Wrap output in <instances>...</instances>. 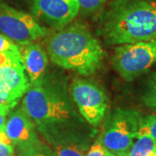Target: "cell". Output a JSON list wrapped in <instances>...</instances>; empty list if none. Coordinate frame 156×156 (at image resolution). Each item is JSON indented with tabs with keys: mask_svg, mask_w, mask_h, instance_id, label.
<instances>
[{
	"mask_svg": "<svg viewBox=\"0 0 156 156\" xmlns=\"http://www.w3.org/2000/svg\"><path fill=\"white\" fill-rule=\"evenodd\" d=\"M47 50L55 64L84 76L95 74L104 56L98 40L82 23L66 26L54 34Z\"/></svg>",
	"mask_w": 156,
	"mask_h": 156,
	"instance_id": "6da1fadb",
	"label": "cell"
},
{
	"mask_svg": "<svg viewBox=\"0 0 156 156\" xmlns=\"http://www.w3.org/2000/svg\"><path fill=\"white\" fill-rule=\"evenodd\" d=\"M111 44L156 39V0H124L113 9L105 28Z\"/></svg>",
	"mask_w": 156,
	"mask_h": 156,
	"instance_id": "7a4b0ae2",
	"label": "cell"
},
{
	"mask_svg": "<svg viewBox=\"0 0 156 156\" xmlns=\"http://www.w3.org/2000/svg\"><path fill=\"white\" fill-rule=\"evenodd\" d=\"M22 108L41 134L76 125L73 121L72 109L67 100L44 83L30 86L23 98Z\"/></svg>",
	"mask_w": 156,
	"mask_h": 156,
	"instance_id": "3957f363",
	"label": "cell"
},
{
	"mask_svg": "<svg viewBox=\"0 0 156 156\" xmlns=\"http://www.w3.org/2000/svg\"><path fill=\"white\" fill-rule=\"evenodd\" d=\"M142 120L134 109L116 108L109 115L98 136L102 145L117 156H125L137 138Z\"/></svg>",
	"mask_w": 156,
	"mask_h": 156,
	"instance_id": "277c9868",
	"label": "cell"
},
{
	"mask_svg": "<svg viewBox=\"0 0 156 156\" xmlns=\"http://www.w3.org/2000/svg\"><path fill=\"white\" fill-rule=\"evenodd\" d=\"M156 62V39L122 44L112 58L113 66L126 81L145 73Z\"/></svg>",
	"mask_w": 156,
	"mask_h": 156,
	"instance_id": "5b68a950",
	"label": "cell"
},
{
	"mask_svg": "<svg viewBox=\"0 0 156 156\" xmlns=\"http://www.w3.org/2000/svg\"><path fill=\"white\" fill-rule=\"evenodd\" d=\"M0 31L11 41L26 45L46 36L48 29L32 15L0 3Z\"/></svg>",
	"mask_w": 156,
	"mask_h": 156,
	"instance_id": "8992f818",
	"label": "cell"
},
{
	"mask_svg": "<svg viewBox=\"0 0 156 156\" xmlns=\"http://www.w3.org/2000/svg\"><path fill=\"white\" fill-rule=\"evenodd\" d=\"M70 93L85 121L92 127L99 126L108 108L105 92L91 82L76 79L70 85Z\"/></svg>",
	"mask_w": 156,
	"mask_h": 156,
	"instance_id": "52a82bcc",
	"label": "cell"
},
{
	"mask_svg": "<svg viewBox=\"0 0 156 156\" xmlns=\"http://www.w3.org/2000/svg\"><path fill=\"white\" fill-rule=\"evenodd\" d=\"M29 88L22 59L0 66V111L8 115Z\"/></svg>",
	"mask_w": 156,
	"mask_h": 156,
	"instance_id": "ba28073f",
	"label": "cell"
},
{
	"mask_svg": "<svg viewBox=\"0 0 156 156\" xmlns=\"http://www.w3.org/2000/svg\"><path fill=\"white\" fill-rule=\"evenodd\" d=\"M42 135L55 156H85L91 142V135L76 125L57 128Z\"/></svg>",
	"mask_w": 156,
	"mask_h": 156,
	"instance_id": "9c48e42d",
	"label": "cell"
},
{
	"mask_svg": "<svg viewBox=\"0 0 156 156\" xmlns=\"http://www.w3.org/2000/svg\"><path fill=\"white\" fill-rule=\"evenodd\" d=\"M79 11L77 0H32L31 5L34 17L59 30L72 22Z\"/></svg>",
	"mask_w": 156,
	"mask_h": 156,
	"instance_id": "30bf717a",
	"label": "cell"
},
{
	"mask_svg": "<svg viewBox=\"0 0 156 156\" xmlns=\"http://www.w3.org/2000/svg\"><path fill=\"white\" fill-rule=\"evenodd\" d=\"M5 132L12 141L15 151L26 149L42 141L36 124L22 107L12 109L7 115Z\"/></svg>",
	"mask_w": 156,
	"mask_h": 156,
	"instance_id": "8fae6325",
	"label": "cell"
},
{
	"mask_svg": "<svg viewBox=\"0 0 156 156\" xmlns=\"http://www.w3.org/2000/svg\"><path fill=\"white\" fill-rule=\"evenodd\" d=\"M20 52L30 86L44 83V76L48 66V56L44 50L37 44L30 43L24 45Z\"/></svg>",
	"mask_w": 156,
	"mask_h": 156,
	"instance_id": "7c38bea8",
	"label": "cell"
},
{
	"mask_svg": "<svg viewBox=\"0 0 156 156\" xmlns=\"http://www.w3.org/2000/svg\"><path fill=\"white\" fill-rule=\"evenodd\" d=\"M156 153V140L147 134L139 135L125 156H153Z\"/></svg>",
	"mask_w": 156,
	"mask_h": 156,
	"instance_id": "4fadbf2b",
	"label": "cell"
},
{
	"mask_svg": "<svg viewBox=\"0 0 156 156\" xmlns=\"http://www.w3.org/2000/svg\"><path fill=\"white\" fill-rule=\"evenodd\" d=\"M14 156H55L53 152L46 143L43 140L37 145L29 147L26 149L17 151L15 152Z\"/></svg>",
	"mask_w": 156,
	"mask_h": 156,
	"instance_id": "5bb4252c",
	"label": "cell"
},
{
	"mask_svg": "<svg viewBox=\"0 0 156 156\" xmlns=\"http://www.w3.org/2000/svg\"><path fill=\"white\" fill-rule=\"evenodd\" d=\"M144 134L149 135L156 140V115L142 117L137 136Z\"/></svg>",
	"mask_w": 156,
	"mask_h": 156,
	"instance_id": "9a60e30c",
	"label": "cell"
},
{
	"mask_svg": "<svg viewBox=\"0 0 156 156\" xmlns=\"http://www.w3.org/2000/svg\"><path fill=\"white\" fill-rule=\"evenodd\" d=\"M142 102L147 107L156 109V74L149 79L147 89L142 97Z\"/></svg>",
	"mask_w": 156,
	"mask_h": 156,
	"instance_id": "2e32d148",
	"label": "cell"
},
{
	"mask_svg": "<svg viewBox=\"0 0 156 156\" xmlns=\"http://www.w3.org/2000/svg\"><path fill=\"white\" fill-rule=\"evenodd\" d=\"M115 154L110 153L104 146L102 145L99 137L90 145L89 150L85 156H114Z\"/></svg>",
	"mask_w": 156,
	"mask_h": 156,
	"instance_id": "e0dca14e",
	"label": "cell"
},
{
	"mask_svg": "<svg viewBox=\"0 0 156 156\" xmlns=\"http://www.w3.org/2000/svg\"><path fill=\"white\" fill-rule=\"evenodd\" d=\"M107 0H77L80 10L85 13H92L98 11Z\"/></svg>",
	"mask_w": 156,
	"mask_h": 156,
	"instance_id": "ac0fdd59",
	"label": "cell"
},
{
	"mask_svg": "<svg viewBox=\"0 0 156 156\" xmlns=\"http://www.w3.org/2000/svg\"><path fill=\"white\" fill-rule=\"evenodd\" d=\"M19 48L17 44L11 41V39H8L5 35L0 33V52L6 51V50H18Z\"/></svg>",
	"mask_w": 156,
	"mask_h": 156,
	"instance_id": "d6986e66",
	"label": "cell"
},
{
	"mask_svg": "<svg viewBox=\"0 0 156 156\" xmlns=\"http://www.w3.org/2000/svg\"><path fill=\"white\" fill-rule=\"evenodd\" d=\"M15 147L13 145L6 144L0 140V156H14Z\"/></svg>",
	"mask_w": 156,
	"mask_h": 156,
	"instance_id": "ffe728a7",
	"label": "cell"
},
{
	"mask_svg": "<svg viewBox=\"0 0 156 156\" xmlns=\"http://www.w3.org/2000/svg\"><path fill=\"white\" fill-rule=\"evenodd\" d=\"M7 115L0 111V131L5 130V124Z\"/></svg>",
	"mask_w": 156,
	"mask_h": 156,
	"instance_id": "44dd1931",
	"label": "cell"
},
{
	"mask_svg": "<svg viewBox=\"0 0 156 156\" xmlns=\"http://www.w3.org/2000/svg\"><path fill=\"white\" fill-rule=\"evenodd\" d=\"M153 156H156V153H155V154H154V155H153Z\"/></svg>",
	"mask_w": 156,
	"mask_h": 156,
	"instance_id": "7402d4cb",
	"label": "cell"
},
{
	"mask_svg": "<svg viewBox=\"0 0 156 156\" xmlns=\"http://www.w3.org/2000/svg\"><path fill=\"white\" fill-rule=\"evenodd\" d=\"M114 156H117V155H114Z\"/></svg>",
	"mask_w": 156,
	"mask_h": 156,
	"instance_id": "603a6c76",
	"label": "cell"
}]
</instances>
